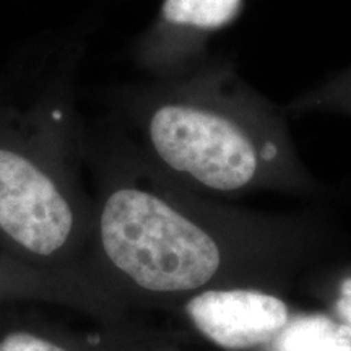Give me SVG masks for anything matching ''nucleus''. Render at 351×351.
<instances>
[{"label": "nucleus", "mask_w": 351, "mask_h": 351, "mask_svg": "<svg viewBox=\"0 0 351 351\" xmlns=\"http://www.w3.org/2000/svg\"><path fill=\"white\" fill-rule=\"evenodd\" d=\"M104 261L127 287L165 311L205 289L288 293L327 261L328 218L311 208L271 213L197 194L147 161L140 179L112 187L98 215Z\"/></svg>", "instance_id": "nucleus-1"}, {"label": "nucleus", "mask_w": 351, "mask_h": 351, "mask_svg": "<svg viewBox=\"0 0 351 351\" xmlns=\"http://www.w3.org/2000/svg\"><path fill=\"white\" fill-rule=\"evenodd\" d=\"M137 119L148 163L197 194L319 199L326 192L298 152L285 108L223 57L182 75L155 78L140 96Z\"/></svg>", "instance_id": "nucleus-2"}, {"label": "nucleus", "mask_w": 351, "mask_h": 351, "mask_svg": "<svg viewBox=\"0 0 351 351\" xmlns=\"http://www.w3.org/2000/svg\"><path fill=\"white\" fill-rule=\"evenodd\" d=\"M298 306L288 293L261 287H223L195 293L171 311L219 351H258L278 335Z\"/></svg>", "instance_id": "nucleus-3"}, {"label": "nucleus", "mask_w": 351, "mask_h": 351, "mask_svg": "<svg viewBox=\"0 0 351 351\" xmlns=\"http://www.w3.org/2000/svg\"><path fill=\"white\" fill-rule=\"evenodd\" d=\"M77 212L54 178L20 153L0 148V230L38 256L62 251Z\"/></svg>", "instance_id": "nucleus-4"}, {"label": "nucleus", "mask_w": 351, "mask_h": 351, "mask_svg": "<svg viewBox=\"0 0 351 351\" xmlns=\"http://www.w3.org/2000/svg\"><path fill=\"white\" fill-rule=\"evenodd\" d=\"M244 0H163L137 47L155 78L182 75L210 59L208 44L243 10Z\"/></svg>", "instance_id": "nucleus-5"}, {"label": "nucleus", "mask_w": 351, "mask_h": 351, "mask_svg": "<svg viewBox=\"0 0 351 351\" xmlns=\"http://www.w3.org/2000/svg\"><path fill=\"white\" fill-rule=\"evenodd\" d=\"M258 351H351V332L326 309H300Z\"/></svg>", "instance_id": "nucleus-6"}, {"label": "nucleus", "mask_w": 351, "mask_h": 351, "mask_svg": "<svg viewBox=\"0 0 351 351\" xmlns=\"http://www.w3.org/2000/svg\"><path fill=\"white\" fill-rule=\"evenodd\" d=\"M288 116L335 114L351 117V65L285 104Z\"/></svg>", "instance_id": "nucleus-7"}, {"label": "nucleus", "mask_w": 351, "mask_h": 351, "mask_svg": "<svg viewBox=\"0 0 351 351\" xmlns=\"http://www.w3.org/2000/svg\"><path fill=\"white\" fill-rule=\"evenodd\" d=\"M311 285L322 309L351 332V263L322 271Z\"/></svg>", "instance_id": "nucleus-8"}, {"label": "nucleus", "mask_w": 351, "mask_h": 351, "mask_svg": "<svg viewBox=\"0 0 351 351\" xmlns=\"http://www.w3.org/2000/svg\"><path fill=\"white\" fill-rule=\"evenodd\" d=\"M0 351H72L56 341L26 332H15L0 340Z\"/></svg>", "instance_id": "nucleus-9"}]
</instances>
